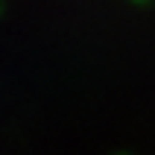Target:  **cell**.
I'll return each instance as SVG.
<instances>
[{"label": "cell", "instance_id": "cell-1", "mask_svg": "<svg viewBox=\"0 0 155 155\" xmlns=\"http://www.w3.org/2000/svg\"><path fill=\"white\" fill-rule=\"evenodd\" d=\"M135 3H147V0H135Z\"/></svg>", "mask_w": 155, "mask_h": 155}]
</instances>
